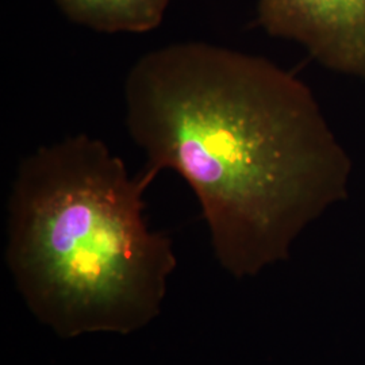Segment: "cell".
<instances>
[{"label": "cell", "mask_w": 365, "mask_h": 365, "mask_svg": "<svg viewBox=\"0 0 365 365\" xmlns=\"http://www.w3.org/2000/svg\"><path fill=\"white\" fill-rule=\"evenodd\" d=\"M259 21L329 69L365 78V0H259Z\"/></svg>", "instance_id": "cell-3"}, {"label": "cell", "mask_w": 365, "mask_h": 365, "mask_svg": "<svg viewBox=\"0 0 365 365\" xmlns=\"http://www.w3.org/2000/svg\"><path fill=\"white\" fill-rule=\"evenodd\" d=\"M66 16L99 33L141 34L161 25L170 0H54Z\"/></svg>", "instance_id": "cell-4"}, {"label": "cell", "mask_w": 365, "mask_h": 365, "mask_svg": "<svg viewBox=\"0 0 365 365\" xmlns=\"http://www.w3.org/2000/svg\"><path fill=\"white\" fill-rule=\"evenodd\" d=\"M145 170L195 192L222 267L237 277L287 259L346 195L351 158L312 90L267 58L205 42L146 53L125 83Z\"/></svg>", "instance_id": "cell-1"}, {"label": "cell", "mask_w": 365, "mask_h": 365, "mask_svg": "<svg viewBox=\"0 0 365 365\" xmlns=\"http://www.w3.org/2000/svg\"><path fill=\"white\" fill-rule=\"evenodd\" d=\"M156 175L131 176L87 134L26 157L9 202L7 264L41 322L66 339L129 334L156 318L176 257L149 229L144 194Z\"/></svg>", "instance_id": "cell-2"}]
</instances>
